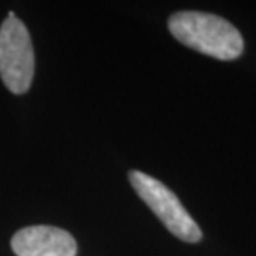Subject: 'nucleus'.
<instances>
[{
    "instance_id": "nucleus-1",
    "label": "nucleus",
    "mask_w": 256,
    "mask_h": 256,
    "mask_svg": "<svg viewBox=\"0 0 256 256\" xmlns=\"http://www.w3.org/2000/svg\"><path fill=\"white\" fill-rule=\"evenodd\" d=\"M168 28L178 42L218 60H234L244 50L240 30L213 14L176 12L168 18Z\"/></svg>"
},
{
    "instance_id": "nucleus-2",
    "label": "nucleus",
    "mask_w": 256,
    "mask_h": 256,
    "mask_svg": "<svg viewBox=\"0 0 256 256\" xmlns=\"http://www.w3.org/2000/svg\"><path fill=\"white\" fill-rule=\"evenodd\" d=\"M128 178L138 196L148 204V208L172 234L186 243H198L203 238L202 230L170 188H166L156 178L138 170H132Z\"/></svg>"
},
{
    "instance_id": "nucleus-3",
    "label": "nucleus",
    "mask_w": 256,
    "mask_h": 256,
    "mask_svg": "<svg viewBox=\"0 0 256 256\" xmlns=\"http://www.w3.org/2000/svg\"><path fill=\"white\" fill-rule=\"evenodd\" d=\"M35 70L34 45L27 27L17 17H7L0 27V76L12 94L30 88Z\"/></svg>"
},
{
    "instance_id": "nucleus-4",
    "label": "nucleus",
    "mask_w": 256,
    "mask_h": 256,
    "mask_svg": "<svg viewBox=\"0 0 256 256\" xmlns=\"http://www.w3.org/2000/svg\"><path fill=\"white\" fill-rule=\"evenodd\" d=\"M12 250L17 256H76L78 246L68 232L57 226H27L12 238Z\"/></svg>"
}]
</instances>
